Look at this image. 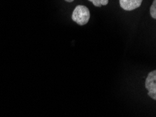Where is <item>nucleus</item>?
I'll list each match as a JSON object with an SVG mask.
<instances>
[{
  "label": "nucleus",
  "mask_w": 156,
  "mask_h": 117,
  "mask_svg": "<svg viewBox=\"0 0 156 117\" xmlns=\"http://www.w3.org/2000/svg\"><path fill=\"white\" fill-rule=\"evenodd\" d=\"M90 18V13L87 7L83 5H79L74 9L72 13L73 21L79 25H85L88 23Z\"/></svg>",
  "instance_id": "1"
},
{
  "label": "nucleus",
  "mask_w": 156,
  "mask_h": 117,
  "mask_svg": "<svg viewBox=\"0 0 156 117\" xmlns=\"http://www.w3.org/2000/svg\"><path fill=\"white\" fill-rule=\"evenodd\" d=\"M146 88L148 90V95L154 100H156V71L148 73L145 82Z\"/></svg>",
  "instance_id": "2"
},
{
  "label": "nucleus",
  "mask_w": 156,
  "mask_h": 117,
  "mask_svg": "<svg viewBox=\"0 0 156 117\" xmlns=\"http://www.w3.org/2000/svg\"><path fill=\"white\" fill-rule=\"evenodd\" d=\"M143 0H119L120 6L125 11H132L139 8Z\"/></svg>",
  "instance_id": "3"
},
{
  "label": "nucleus",
  "mask_w": 156,
  "mask_h": 117,
  "mask_svg": "<svg viewBox=\"0 0 156 117\" xmlns=\"http://www.w3.org/2000/svg\"><path fill=\"white\" fill-rule=\"evenodd\" d=\"M93 4L94 6L101 7V6H106L108 3V0H88Z\"/></svg>",
  "instance_id": "4"
},
{
  "label": "nucleus",
  "mask_w": 156,
  "mask_h": 117,
  "mask_svg": "<svg viewBox=\"0 0 156 117\" xmlns=\"http://www.w3.org/2000/svg\"><path fill=\"white\" fill-rule=\"evenodd\" d=\"M150 13L151 17L154 19L156 18V0H153L152 5H151L150 9Z\"/></svg>",
  "instance_id": "5"
},
{
  "label": "nucleus",
  "mask_w": 156,
  "mask_h": 117,
  "mask_svg": "<svg viewBox=\"0 0 156 117\" xmlns=\"http://www.w3.org/2000/svg\"><path fill=\"white\" fill-rule=\"evenodd\" d=\"M65 1L67 2H74V0H65Z\"/></svg>",
  "instance_id": "6"
}]
</instances>
